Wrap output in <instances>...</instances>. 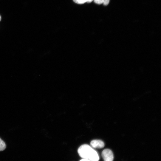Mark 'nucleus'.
Returning <instances> with one entry per match:
<instances>
[{
    "mask_svg": "<svg viewBox=\"0 0 161 161\" xmlns=\"http://www.w3.org/2000/svg\"><path fill=\"white\" fill-rule=\"evenodd\" d=\"M78 151L79 156L82 158L92 161H97L99 160L97 152L88 145H82L78 148Z\"/></svg>",
    "mask_w": 161,
    "mask_h": 161,
    "instance_id": "obj_1",
    "label": "nucleus"
},
{
    "mask_svg": "<svg viewBox=\"0 0 161 161\" xmlns=\"http://www.w3.org/2000/svg\"><path fill=\"white\" fill-rule=\"evenodd\" d=\"M102 156L105 161H112L114 159V155L112 151L109 149L103 150L102 152Z\"/></svg>",
    "mask_w": 161,
    "mask_h": 161,
    "instance_id": "obj_2",
    "label": "nucleus"
},
{
    "mask_svg": "<svg viewBox=\"0 0 161 161\" xmlns=\"http://www.w3.org/2000/svg\"><path fill=\"white\" fill-rule=\"evenodd\" d=\"M90 144L91 146L94 148H101L104 147L105 145L103 141L98 140H92Z\"/></svg>",
    "mask_w": 161,
    "mask_h": 161,
    "instance_id": "obj_3",
    "label": "nucleus"
},
{
    "mask_svg": "<svg viewBox=\"0 0 161 161\" xmlns=\"http://www.w3.org/2000/svg\"><path fill=\"white\" fill-rule=\"evenodd\" d=\"M6 147L5 142L0 138V151H3Z\"/></svg>",
    "mask_w": 161,
    "mask_h": 161,
    "instance_id": "obj_4",
    "label": "nucleus"
},
{
    "mask_svg": "<svg viewBox=\"0 0 161 161\" xmlns=\"http://www.w3.org/2000/svg\"><path fill=\"white\" fill-rule=\"evenodd\" d=\"M74 1L78 4H83L88 1V0H73Z\"/></svg>",
    "mask_w": 161,
    "mask_h": 161,
    "instance_id": "obj_5",
    "label": "nucleus"
},
{
    "mask_svg": "<svg viewBox=\"0 0 161 161\" xmlns=\"http://www.w3.org/2000/svg\"><path fill=\"white\" fill-rule=\"evenodd\" d=\"M94 2L98 4H101L103 3L104 0H94Z\"/></svg>",
    "mask_w": 161,
    "mask_h": 161,
    "instance_id": "obj_6",
    "label": "nucleus"
},
{
    "mask_svg": "<svg viewBox=\"0 0 161 161\" xmlns=\"http://www.w3.org/2000/svg\"><path fill=\"white\" fill-rule=\"evenodd\" d=\"M110 0H104L103 4L105 5H107L109 3Z\"/></svg>",
    "mask_w": 161,
    "mask_h": 161,
    "instance_id": "obj_7",
    "label": "nucleus"
},
{
    "mask_svg": "<svg viewBox=\"0 0 161 161\" xmlns=\"http://www.w3.org/2000/svg\"><path fill=\"white\" fill-rule=\"evenodd\" d=\"M80 161H89L88 159L85 158H83V159H81Z\"/></svg>",
    "mask_w": 161,
    "mask_h": 161,
    "instance_id": "obj_8",
    "label": "nucleus"
},
{
    "mask_svg": "<svg viewBox=\"0 0 161 161\" xmlns=\"http://www.w3.org/2000/svg\"><path fill=\"white\" fill-rule=\"evenodd\" d=\"M93 0H88V3H90L92 2Z\"/></svg>",
    "mask_w": 161,
    "mask_h": 161,
    "instance_id": "obj_9",
    "label": "nucleus"
},
{
    "mask_svg": "<svg viewBox=\"0 0 161 161\" xmlns=\"http://www.w3.org/2000/svg\"><path fill=\"white\" fill-rule=\"evenodd\" d=\"M1 16H0V21L1 20Z\"/></svg>",
    "mask_w": 161,
    "mask_h": 161,
    "instance_id": "obj_10",
    "label": "nucleus"
}]
</instances>
